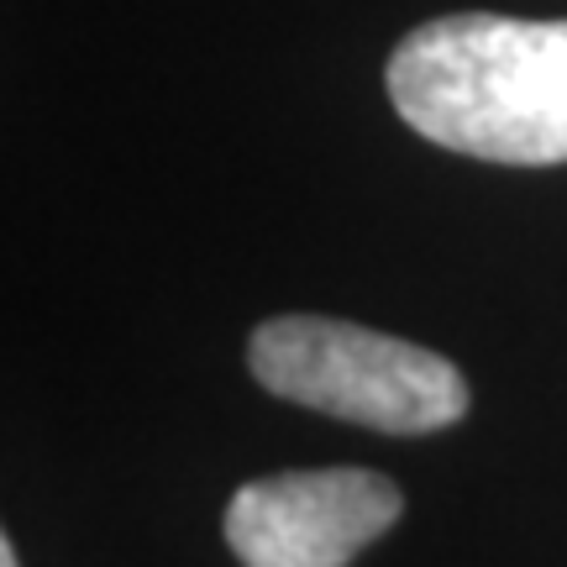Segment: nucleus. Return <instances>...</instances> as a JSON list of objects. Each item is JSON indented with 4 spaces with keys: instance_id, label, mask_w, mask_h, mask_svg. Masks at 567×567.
<instances>
[{
    "instance_id": "3",
    "label": "nucleus",
    "mask_w": 567,
    "mask_h": 567,
    "mask_svg": "<svg viewBox=\"0 0 567 567\" xmlns=\"http://www.w3.org/2000/svg\"><path fill=\"white\" fill-rule=\"evenodd\" d=\"M405 515L373 467H310L252 478L226 505V547L243 567H347Z\"/></svg>"
},
{
    "instance_id": "1",
    "label": "nucleus",
    "mask_w": 567,
    "mask_h": 567,
    "mask_svg": "<svg viewBox=\"0 0 567 567\" xmlns=\"http://www.w3.org/2000/svg\"><path fill=\"white\" fill-rule=\"evenodd\" d=\"M389 101L425 142L484 163H567V21L463 11L389 59Z\"/></svg>"
},
{
    "instance_id": "4",
    "label": "nucleus",
    "mask_w": 567,
    "mask_h": 567,
    "mask_svg": "<svg viewBox=\"0 0 567 567\" xmlns=\"http://www.w3.org/2000/svg\"><path fill=\"white\" fill-rule=\"evenodd\" d=\"M0 567H21V563H17V547H11V542H0Z\"/></svg>"
},
{
    "instance_id": "2",
    "label": "nucleus",
    "mask_w": 567,
    "mask_h": 567,
    "mask_svg": "<svg viewBox=\"0 0 567 567\" xmlns=\"http://www.w3.org/2000/svg\"><path fill=\"white\" fill-rule=\"evenodd\" d=\"M252 379L289 405L384 436H425L467 415V379L442 352L331 316H274L247 337Z\"/></svg>"
}]
</instances>
